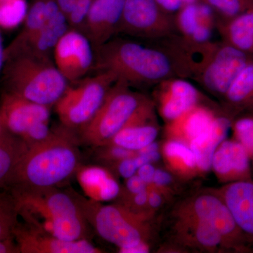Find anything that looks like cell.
I'll list each match as a JSON object with an SVG mask.
<instances>
[{"instance_id":"obj_11","label":"cell","mask_w":253,"mask_h":253,"mask_svg":"<svg viewBox=\"0 0 253 253\" xmlns=\"http://www.w3.org/2000/svg\"><path fill=\"white\" fill-rule=\"evenodd\" d=\"M56 67L68 83L86 78L95 64V51L87 37L69 28L60 38L53 51Z\"/></svg>"},{"instance_id":"obj_27","label":"cell","mask_w":253,"mask_h":253,"mask_svg":"<svg viewBox=\"0 0 253 253\" xmlns=\"http://www.w3.org/2000/svg\"><path fill=\"white\" fill-rule=\"evenodd\" d=\"M163 156L169 169L184 177L199 172L196 157L189 145L168 139L163 147Z\"/></svg>"},{"instance_id":"obj_7","label":"cell","mask_w":253,"mask_h":253,"mask_svg":"<svg viewBox=\"0 0 253 253\" xmlns=\"http://www.w3.org/2000/svg\"><path fill=\"white\" fill-rule=\"evenodd\" d=\"M116 81L109 73L70 83L54 105L63 126L79 132L92 119Z\"/></svg>"},{"instance_id":"obj_30","label":"cell","mask_w":253,"mask_h":253,"mask_svg":"<svg viewBox=\"0 0 253 253\" xmlns=\"http://www.w3.org/2000/svg\"><path fill=\"white\" fill-rule=\"evenodd\" d=\"M212 10L216 19L227 21L253 11V0H200Z\"/></svg>"},{"instance_id":"obj_1","label":"cell","mask_w":253,"mask_h":253,"mask_svg":"<svg viewBox=\"0 0 253 253\" xmlns=\"http://www.w3.org/2000/svg\"><path fill=\"white\" fill-rule=\"evenodd\" d=\"M96 73H109L129 86H155L171 78H181L170 51L162 41L143 44L113 38L95 51Z\"/></svg>"},{"instance_id":"obj_46","label":"cell","mask_w":253,"mask_h":253,"mask_svg":"<svg viewBox=\"0 0 253 253\" xmlns=\"http://www.w3.org/2000/svg\"><path fill=\"white\" fill-rule=\"evenodd\" d=\"M2 127V126H1V122H0V129Z\"/></svg>"},{"instance_id":"obj_4","label":"cell","mask_w":253,"mask_h":253,"mask_svg":"<svg viewBox=\"0 0 253 253\" xmlns=\"http://www.w3.org/2000/svg\"><path fill=\"white\" fill-rule=\"evenodd\" d=\"M2 74L5 90L50 108L69 84L53 59L33 55L16 54L6 59Z\"/></svg>"},{"instance_id":"obj_42","label":"cell","mask_w":253,"mask_h":253,"mask_svg":"<svg viewBox=\"0 0 253 253\" xmlns=\"http://www.w3.org/2000/svg\"><path fill=\"white\" fill-rule=\"evenodd\" d=\"M149 246L146 241H141L134 246L119 249V252L123 253H149Z\"/></svg>"},{"instance_id":"obj_17","label":"cell","mask_w":253,"mask_h":253,"mask_svg":"<svg viewBox=\"0 0 253 253\" xmlns=\"http://www.w3.org/2000/svg\"><path fill=\"white\" fill-rule=\"evenodd\" d=\"M218 195L230 210L240 229L253 239V180L229 183L218 191Z\"/></svg>"},{"instance_id":"obj_43","label":"cell","mask_w":253,"mask_h":253,"mask_svg":"<svg viewBox=\"0 0 253 253\" xmlns=\"http://www.w3.org/2000/svg\"><path fill=\"white\" fill-rule=\"evenodd\" d=\"M77 1L78 0H56L60 11L66 16V18L72 11Z\"/></svg>"},{"instance_id":"obj_16","label":"cell","mask_w":253,"mask_h":253,"mask_svg":"<svg viewBox=\"0 0 253 253\" xmlns=\"http://www.w3.org/2000/svg\"><path fill=\"white\" fill-rule=\"evenodd\" d=\"M251 157L239 141L233 139L221 143L213 155L212 168L221 182L251 180Z\"/></svg>"},{"instance_id":"obj_12","label":"cell","mask_w":253,"mask_h":253,"mask_svg":"<svg viewBox=\"0 0 253 253\" xmlns=\"http://www.w3.org/2000/svg\"><path fill=\"white\" fill-rule=\"evenodd\" d=\"M204 94L186 78H171L154 86L153 99L156 109L166 123L179 117L196 105Z\"/></svg>"},{"instance_id":"obj_38","label":"cell","mask_w":253,"mask_h":253,"mask_svg":"<svg viewBox=\"0 0 253 253\" xmlns=\"http://www.w3.org/2000/svg\"><path fill=\"white\" fill-rule=\"evenodd\" d=\"M156 169L152 163H146L139 168L136 174L149 186L152 184Z\"/></svg>"},{"instance_id":"obj_6","label":"cell","mask_w":253,"mask_h":253,"mask_svg":"<svg viewBox=\"0 0 253 253\" xmlns=\"http://www.w3.org/2000/svg\"><path fill=\"white\" fill-rule=\"evenodd\" d=\"M148 96L118 81L92 119L78 132L81 144L93 149L109 144Z\"/></svg>"},{"instance_id":"obj_26","label":"cell","mask_w":253,"mask_h":253,"mask_svg":"<svg viewBox=\"0 0 253 253\" xmlns=\"http://www.w3.org/2000/svg\"><path fill=\"white\" fill-rule=\"evenodd\" d=\"M28 146L19 136L0 129V190H7Z\"/></svg>"},{"instance_id":"obj_44","label":"cell","mask_w":253,"mask_h":253,"mask_svg":"<svg viewBox=\"0 0 253 253\" xmlns=\"http://www.w3.org/2000/svg\"><path fill=\"white\" fill-rule=\"evenodd\" d=\"M148 194H149V191L147 189L138 194L132 195V203L134 206L141 208L148 205Z\"/></svg>"},{"instance_id":"obj_8","label":"cell","mask_w":253,"mask_h":253,"mask_svg":"<svg viewBox=\"0 0 253 253\" xmlns=\"http://www.w3.org/2000/svg\"><path fill=\"white\" fill-rule=\"evenodd\" d=\"M118 34L159 42L178 33L174 14L165 11L156 0H126Z\"/></svg>"},{"instance_id":"obj_3","label":"cell","mask_w":253,"mask_h":253,"mask_svg":"<svg viewBox=\"0 0 253 253\" xmlns=\"http://www.w3.org/2000/svg\"><path fill=\"white\" fill-rule=\"evenodd\" d=\"M18 214L35 229L64 241L89 240L90 225L70 192L56 187L8 190Z\"/></svg>"},{"instance_id":"obj_18","label":"cell","mask_w":253,"mask_h":253,"mask_svg":"<svg viewBox=\"0 0 253 253\" xmlns=\"http://www.w3.org/2000/svg\"><path fill=\"white\" fill-rule=\"evenodd\" d=\"M69 28L67 18L60 11L27 41L14 49L5 50V59L20 54L53 59L55 46Z\"/></svg>"},{"instance_id":"obj_10","label":"cell","mask_w":253,"mask_h":253,"mask_svg":"<svg viewBox=\"0 0 253 253\" xmlns=\"http://www.w3.org/2000/svg\"><path fill=\"white\" fill-rule=\"evenodd\" d=\"M178 212L199 218L212 225L222 236L227 249H244L248 239L218 194H202L179 208Z\"/></svg>"},{"instance_id":"obj_2","label":"cell","mask_w":253,"mask_h":253,"mask_svg":"<svg viewBox=\"0 0 253 253\" xmlns=\"http://www.w3.org/2000/svg\"><path fill=\"white\" fill-rule=\"evenodd\" d=\"M81 144L77 131L62 124L51 128L46 139L28 148L7 191L61 185L83 166Z\"/></svg>"},{"instance_id":"obj_5","label":"cell","mask_w":253,"mask_h":253,"mask_svg":"<svg viewBox=\"0 0 253 253\" xmlns=\"http://www.w3.org/2000/svg\"><path fill=\"white\" fill-rule=\"evenodd\" d=\"M91 227L105 241L120 249L146 241L150 236L148 215L124 205H103L69 189Z\"/></svg>"},{"instance_id":"obj_9","label":"cell","mask_w":253,"mask_h":253,"mask_svg":"<svg viewBox=\"0 0 253 253\" xmlns=\"http://www.w3.org/2000/svg\"><path fill=\"white\" fill-rule=\"evenodd\" d=\"M252 61L253 57L235 46L219 42L212 57L194 81L221 100L238 75Z\"/></svg>"},{"instance_id":"obj_24","label":"cell","mask_w":253,"mask_h":253,"mask_svg":"<svg viewBox=\"0 0 253 253\" xmlns=\"http://www.w3.org/2000/svg\"><path fill=\"white\" fill-rule=\"evenodd\" d=\"M225 113L236 116H253V61L245 66L221 99Z\"/></svg>"},{"instance_id":"obj_28","label":"cell","mask_w":253,"mask_h":253,"mask_svg":"<svg viewBox=\"0 0 253 253\" xmlns=\"http://www.w3.org/2000/svg\"><path fill=\"white\" fill-rule=\"evenodd\" d=\"M46 23L45 1L35 0L31 7L28 9L27 16L23 22L22 31L20 32L18 36L11 42L9 46L5 47V50L17 47L42 28Z\"/></svg>"},{"instance_id":"obj_37","label":"cell","mask_w":253,"mask_h":253,"mask_svg":"<svg viewBox=\"0 0 253 253\" xmlns=\"http://www.w3.org/2000/svg\"><path fill=\"white\" fill-rule=\"evenodd\" d=\"M148 187L147 184L136 174L126 179V189L131 196L147 190Z\"/></svg>"},{"instance_id":"obj_36","label":"cell","mask_w":253,"mask_h":253,"mask_svg":"<svg viewBox=\"0 0 253 253\" xmlns=\"http://www.w3.org/2000/svg\"><path fill=\"white\" fill-rule=\"evenodd\" d=\"M172 183V176L169 172L163 169H156L152 184L149 186H151L163 193V189H168V186H170Z\"/></svg>"},{"instance_id":"obj_45","label":"cell","mask_w":253,"mask_h":253,"mask_svg":"<svg viewBox=\"0 0 253 253\" xmlns=\"http://www.w3.org/2000/svg\"><path fill=\"white\" fill-rule=\"evenodd\" d=\"M5 61V47L3 44L2 37H1V33H0V74L2 73L3 69H4Z\"/></svg>"},{"instance_id":"obj_48","label":"cell","mask_w":253,"mask_h":253,"mask_svg":"<svg viewBox=\"0 0 253 253\" xmlns=\"http://www.w3.org/2000/svg\"><path fill=\"white\" fill-rule=\"evenodd\" d=\"M0 1H4V0H0Z\"/></svg>"},{"instance_id":"obj_21","label":"cell","mask_w":253,"mask_h":253,"mask_svg":"<svg viewBox=\"0 0 253 253\" xmlns=\"http://www.w3.org/2000/svg\"><path fill=\"white\" fill-rule=\"evenodd\" d=\"M233 119L224 113L216 116L207 129L189 144L196 157L199 172H206L212 168L213 155L218 146L225 140Z\"/></svg>"},{"instance_id":"obj_29","label":"cell","mask_w":253,"mask_h":253,"mask_svg":"<svg viewBox=\"0 0 253 253\" xmlns=\"http://www.w3.org/2000/svg\"><path fill=\"white\" fill-rule=\"evenodd\" d=\"M17 206L7 190H0V240L12 237L18 222Z\"/></svg>"},{"instance_id":"obj_32","label":"cell","mask_w":253,"mask_h":253,"mask_svg":"<svg viewBox=\"0 0 253 253\" xmlns=\"http://www.w3.org/2000/svg\"><path fill=\"white\" fill-rule=\"evenodd\" d=\"M234 139L239 141L252 157L253 155V116H240L233 121Z\"/></svg>"},{"instance_id":"obj_47","label":"cell","mask_w":253,"mask_h":253,"mask_svg":"<svg viewBox=\"0 0 253 253\" xmlns=\"http://www.w3.org/2000/svg\"><path fill=\"white\" fill-rule=\"evenodd\" d=\"M251 159H252V160H253V155L252 157H251Z\"/></svg>"},{"instance_id":"obj_20","label":"cell","mask_w":253,"mask_h":253,"mask_svg":"<svg viewBox=\"0 0 253 253\" xmlns=\"http://www.w3.org/2000/svg\"><path fill=\"white\" fill-rule=\"evenodd\" d=\"M217 115L211 108L196 105L170 122L166 123L165 132L168 139L189 145L208 129Z\"/></svg>"},{"instance_id":"obj_34","label":"cell","mask_w":253,"mask_h":253,"mask_svg":"<svg viewBox=\"0 0 253 253\" xmlns=\"http://www.w3.org/2000/svg\"><path fill=\"white\" fill-rule=\"evenodd\" d=\"M92 2L93 0H78L76 6L67 16L70 28L83 31Z\"/></svg>"},{"instance_id":"obj_22","label":"cell","mask_w":253,"mask_h":253,"mask_svg":"<svg viewBox=\"0 0 253 253\" xmlns=\"http://www.w3.org/2000/svg\"><path fill=\"white\" fill-rule=\"evenodd\" d=\"M178 236L183 241L206 251L227 249L222 236L212 225L199 218L177 212L175 225Z\"/></svg>"},{"instance_id":"obj_15","label":"cell","mask_w":253,"mask_h":253,"mask_svg":"<svg viewBox=\"0 0 253 253\" xmlns=\"http://www.w3.org/2000/svg\"><path fill=\"white\" fill-rule=\"evenodd\" d=\"M126 0H93L82 33L94 51L118 35Z\"/></svg>"},{"instance_id":"obj_14","label":"cell","mask_w":253,"mask_h":253,"mask_svg":"<svg viewBox=\"0 0 253 253\" xmlns=\"http://www.w3.org/2000/svg\"><path fill=\"white\" fill-rule=\"evenodd\" d=\"M13 236L20 253H101L89 240L64 241L18 221Z\"/></svg>"},{"instance_id":"obj_13","label":"cell","mask_w":253,"mask_h":253,"mask_svg":"<svg viewBox=\"0 0 253 253\" xmlns=\"http://www.w3.org/2000/svg\"><path fill=\"white\" fill-rule=\"evenodd\" d=\"M50 107L5 90L0 101V122L6 130L22 138L32 126L49 121Z\"/></svg>"},{"instance_id":"obj_33","label":"cell","mask_w":253,"mask_h":253,"mask_svg":"<svg viewBox=\"0 0 253 253\" xmlns=\"http://www.w3.org/2000/svg\"><path fill=\"white\" fill-rule=\"evenodd\" d=\"M94 155L100 162L109 163L111 164L114 162V164L122 161L126 158H132L136 156V151H130L115 146V145L108 144L105 146L94 148Z\"/></svg>"},{"instance_id":"obj_41","label":"cell","mask_w":253,"mask_h":253,"mask_svg":"<svg viewBox=\"0 0 253 253\" xmlns=\"http://www.w3.org/2000/svg\"><path fill=\"white\" fill-rule=\"evenodd\" d=\"M0 253H20L14 236L0 240Z\"/></svg>"},{"instance_id":"obj_19","label":"cell","mask_w":253,"mask_h":253,"mask_svg":"<svg viewBox=\"0 0 253 253\" xmlns=\"http://www.w3.org/2000/svg\"><path fill=\"white\" fill-rule=\"evenodd\" d=\"M174 21L178 34L192 41L206 42L211 41L216 16L209 6L199 1L181 8L174 14Z\"/></svg>"},{"instance_id":"obj_25","label":"cell","mask_w":253,"mask_h":253,"mask_svg":"<svg viewBox=\"0 0 253 253\" xmlns=\"http://www.w3.org/2000/svg\"><path fill=\"white\" fill-rule=\"evenodd\" d=\"M215 27L221 41L253 58V11L227 21L216 19Z\"/></svg>"},{"instance_id":"obj_40","label":"cell","mask_w":253,"mask_h":253,"mask_svg":"<svg viewBox=\"0 0 253 253\" xmlns=\"http://www.w3.org/2000/svg\"><path fill=\"white\" fill-rule=\"evenodd\" d=\"M156 1L165 11L171 14H176L184 6L181 0H156Z\"/></svg>"},{"instance_id":"obj_39","label":"cell","mask_w":253,"mask_h":253,"mask_svg":"<svg viewBox=\"0 0 253 253\" xmlns=\"http://www.w3.org/2000/svg\"><path fill=\"white\" fill-rule=\"evenodd\" d=\"M148 205L152 209H157L162 206L163 199L161 191L154 189V188L149 186L148 187Z\"/></svg>"},{"instance_id":"obj_35","label":"cell","mask_w":253,"mask_h":253,"mask_svg":"<svg viewBox=\"0 0 253 253\" xmlns=\"http://www.w3.org/2000/svg\"><path fill=\"white\" fill-rule=\"evenodd\" d=\"M115 166H116L118 174L126 179L136 174L139 168L135 156L120 161Z\"/></svg>"},{"instance_id":"obj_23","label":"cell","mask_w":253,"mask_h":253,"mask_svg":"<svg viewBox=\"0 0 253 253\" xmlns=\"http://www.w3.org/2000/svg\"><path fill=\"white\" fill-rule=\"evenodd\" d=\"M78 183L88 199L96 202L116 199L121 187L112 174L100 166H81L76 174Z\"/></svg>"},{"instance_id":"obj_31","label":"cell","mask_w":253,"mask_h":253,"mask_svg":"<svg viewBox=\"0 0 253 253\" xmlns=\"http://www.w3.org/2000/svg\"><path fill=\"white\" fill-rule=\"evenodd\" d=\"M28 8L26 0L0 1V29L13 30L24 22Z\"/></svg>"}]
</instances>
